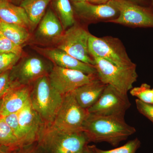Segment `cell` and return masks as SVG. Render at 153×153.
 I'll list each match as a JSON object with an SVG mask.
<instances>
[{
  "label": "cell",
  "instance_id": "cell-1",
  "mask_svg": "<svg viewBox=\"0 0 153 153\" xmlns=\"http://www.w3.org/2000/svg\"><path fill=\"white\" fill-rule=\"evenodd\" d=\"M82 131L90 142H106L113 146H117L136 131L134 127L126 123L124 118L90 113Z\"/></svg>",
  "mask_w": 153,
  "mask_h": 153
},
{
  "label": "cell",
  "instance_id": "cell-2",
  "mask_svg": "<svg viewBox=\"0 0 153 153\" xmlns=\"http://www.w3.org/2000/svg\"><path fill=\"white\" fill-rule=\"evenodd\" d=\"M63 95L52 87L48 76H42L30 85V103L46 126L53 123Z\"/></svg>",
  "mask_w": 153,
  "mask_h": 153
},
{
  "label": "cell",
  "instance_id": "cell-3",
  "mask_svg": "<svg viewBox=\"0 0 153 153\" xmlns=\"http://www.w3.org/2000/svg\"><path fill=\"white\" fill-rule=\"evenodd\" d=\"M38 142L47 153H79L90 143L83 131H64L46 125Z\"/></svg>",
  "mask_w": 153,
  "mask_h": 153
},
{
  "label": "cell",
  "instance_id": "cell-4",
  "mask_svg": "<svg viewBox=\"0 0 153 153\" xmlns=\"http://www.w3.org/2000/svg\"><path fill=\"white\" fill-rule=\"evenodd\" d=\"M93 60L99 79L104 84L112 85L125 94L133 88L138 78L135 64L120 66L101 58L95 57Z\"/></svg>",
  "mask_w": 153,
  "mask_h": 153
},
{
  "label": "cell",
  "instance_id": "cell-5",
  "mask_svg": "<svg viewBox=\"0 0 153 153\" xmlns=\"http://www.w3.org/2000/svg\"><path fill=\"white\" fill-rule=\"evenodd\" d=\"M88 49L93 59L95 57L102 58L120 66L135 64L118 38L111 36L99 38L91 34L88 39Z\"/></svg>",
  "mask_w": 153,
  "mask_h": 153
},
{
  "label": "cell",
  "instance_id": "cell-6",
  "mask_svg": "<svg viewBox=\"0 0 153 153\" xmlns=\"http://www.w3.org/2000/svg\"><path fill=\"white\" fill-rule=\"evenodd\" d=\"M91 34L85 28L76 23L55 41L56 48L83 63L94 65L88 52V39Z\"/></svg>",
  "mask_w": 153,
  "mask_h": 153
},
{
  "label": "cell",
  "instance_id": "cell-7",
  "mask_svg": "<svg viewBox=\"0 0 153 153\" xmlns=\"http://www.w3.org/2000/svg\"><path fill=\"white\" fill-rule=\"evenodd\" d=\"M89 113L80 106L73 91L64 94L60 108L51 126L60 130L82 131V126Z\"/></svg>",
  "mask_w": 153,
  "mask_h": 153
},
{
  "label": "cell",
  "instance_id": "cell-8",
  "mask_svg": "<svg viewBox=\"0 0 153 153\" xmlns=\"http://www.w3.org/2000/svg\"><path fill=\"white\" fill-rule=\"evenodd\" d=\"M119 14L106 22L133 27L153 28V5H141L128 0H114Z\"/></svg>",
  "mask_w": 153,
  "mask_h": 153
},
{
  "label": "cell",
  "instance_id": "cell-9",
  "mask_svg": "<svg viewBox=\"0 0 153 153\" xmlns=\"http://www.w3.org/2000/svg\"><path fill=\"white\" fill-rule=\"evenodd\" d=\"M131 105L127 94L121 92L112 85H107L98 100L87 110L91 114L124 118Z\"/></svg>",
  "mask_w": 153,
  "mask_h": 153
},
{
  "label": "cell",
  "instance_id": "cell-10",
  "mask_svg": "<svg viewBox=\"0 0 153 153\" xmlns=\"http://www.w3.org/2000/svg\"><path fill=\"white\" fill-rule=\"evenodd\" d=\"M54 65L37 57L23 58L11 69L10 75L13 82L19 85H30L43 76H48Z\"/></svg>",
  "mask_w": 153,
  "mask_h": 153
},
{
  "label": "cell",
  "instance_id": "cell-11",
  "mask_svg": "<svg viewBox=\"0 0 153 153\" xmlns=\"http://www.w3.org/2000/svg\"><path fill=\"white\" fill-rule=\"evenodd\" d=\"M48 77L52 87L62 95L72 92L80 86L99 79L97 74H88L55 65Z\"/></svg>",
  "mask_w": 153,
  "mask_h": 153
},
{
  "label": "cell",
  "instance_id": "cell-12",
  "mask_svg": "<svg viewBox=\"0 0 153 153\" xmlns=\"http://www.w3.org/2000/svg\"><path fill=\"white\" fill-rule=\"evenodd\" d=\"M75 16L88 23L105 22L116 19L119 14L114 0L103 4H92L88 1L72 3Z\"/></svg>",
  "mask_w": 153,
  "mask_h": 153
},
{
  "label": "cell",
  "instance_id": "cell-13",
  "mask_svg": "<svg viewBox=\"0 0 153 153\" xmlns=\"http://www.w3.org/2000/svg\"><path fill=\"white\" fill-rule=\"evenodd\" d=\"M18 114L21 133L19 146L38 142L46 125L32 107L30 100Z\"/></svg>",
  "mask_w": 153,
  "mask_h": 153
},
{
  "label": "cell",
  "instance_id": "cell-14",
  "mask_svg": "<svg viewBox=\"0 0 153 153\" xmlns=\"http://www.w3.org/2000/svg\"><path fill=\"white\" fill-rule=\"evenodd\" d=\"M35 49L50 60L54 65L67 69L77 70L88 74H97L94 66L83 63L63 50L57 48H43L38 47H36Z\"/></svg>",
  "mask_w": 153,
  "mask_h": 153
},
{
  "label": "cell",
  "instance_id": "cell-15",
  "mask_svg": "<svg viewBox=\"0 0 153 153\" xmlns=\"http://www.w3.org/2000/svg\"><path fill=\"white\" fill-rule=\"evenodd\" d=\"M30 85H19L3 97L0 116L5 117L20 111L30 101Z\"/></svg>",
  "mask_w": 153,
  "mask_h": 153
},
{
  "label": "cell",
  "instance_id": "cell-16",
  "mask_svg": "<svg viewBox=\"0 0 153 153\" xmlns=\"http://www.w3.org/2000/svg\"><path fill=\"white\" fill-rule=\"evenodd\" d=\"M64 31L55 12L49 9L38 24L36 35L42 41L55 42L62 36Z\"/></svg>",
  "mask_w": 153,
  "mask_h": 153
},
{
  "label": "cell",
  "instance_id": "cell-17",
  "mask_svg": "<svg viewBox=\"0 0 153 153\" xmlns=\"http://www.w3.org/2000/svg\"><path fill=\"white\" fill-rule=\"evenodd\" d=\"M106 85L97 79L78 88L73 92L79 105L88 109L98 100Z\"/></svg>",
  "mask_w": 153,
  "mask_h": 153
},
{
  "label": "cell",
  "instance_id": "cell-18",
  "mask_svg": "<svg viewBox=\"0 0 153 153\" xmlns=\"http://www.w3.org/2000/svg\"><path fill=\"white\" fill-rule=\"evenodd\" d=\"M0 20L27 29L31 27L30 21L24 9L20 6L15 5L8 0L0 1Z\"/></svg>",
  "mask_w": 153,
  "mask_h": 153
},
{
  "label": "cell",
  "instance_id": "cell-19",
  "mask_svg": "<svg viewBox=\"0 0 153 153\" xmlns=\"http://www.w3.org/2000/svg\"><path fill=\"white\" fill-rule=\"evenodd\" d=\"M52 0H22L20 4L25 10L30 21L31 27L39 24L46 13L47 6Z\"/></svg>",
  "mask_w": 153,
  "mask_h": 153
},
{
  "label": "cell",
  "instance_id": "cell-20",
  "mask_svg": "<svg viewBox=\"0 0 153 153\" xmlns=\"http://www.w3.org/2000/svg\"><path fill=\"white\" fill-rule=\"evenodd\" d=\"M70 0H52V7L61 22L64 30L76 23L74 9Z\"/></svg>",
  "mask_w": 153,
  "mask_h": 153
},
{
  "label": "cell",
  "instance_id": "cell-21",
  "mask_svg": "<svg viewBox=\"0 0 153 153\" xmlns=\"http://www.w3.org/2000/svg\"><path fill=\"white\" fill-rule=\"evenodd\" d=\"M0 32L15 44L22 46L30 38L27 29L16 25L8 24L0 20Z\"/></svg>",
  "mask_w": 153,
  "mask_h": 153
},
{
  "label": "cell",
  "instance_id": "cell-22",
  "mask_svg": "<svg viewBox=\"0 0 153 153\" xmlns=\"http://www.w3.org/2000/svg\"><path fill=\"white\" fill-rule=\"evenodd\" d=\"M0 146L16 149L19 146V141L13 132L6 122L4 117L0 116Z\"/></svg>",
  "mask_w": 153,
  "mask_h": 153
},
{
  "label": "cell",
  "instance_id": "cell-23",
  "mask_svg": "<svg viewBox=\"0 0 153 153\" xmlns=\"http://www.w3.org/2000/svg\"><path fill=\"white\" fill-rule=\"evenodd\" d=\"M132 96L135 97L141 101L153 104V91L150 85L143 83L139 87L133 88L130 90Z\"/></svg>",
  "mask_w": 153,
  "mask_h": 153
},
{
  "label": "cell",
  "instance_id": "cell-24",
  "mask_svg": "<svg viewBox=\"0 0 153 153\" xmlns=\"http://www.w3.org/2000/svg\"><path fill=\"white\" fill-rule=\"evenodd\" d=\"M141 142L138 138L129 141L120 147L110 150H102L96 147V153H136L140 146Z\"/></svg>",
  "mask_w": 153,
  "mask_h": 153
},
{
  "label": "cell",
  "instance_id": "cell-25",
  "mask_svg": "<svg viewBox=\"0 0 153 153\" xmlns=\"http://www.w3.org/2000/svg\"><path fill=\"white\" fill-rule=\"evenodd\" d=\"M22 46L15 44L0 32V53H13L22 56Z\"/></svg>",
  "mask_w": 153,
  "mask_h": 153
},
{
  "label": "cell",
  "instance_id": "cell-26",
  "mask_svg": "<svg viewBox=\"0 0 153 153\" xmlns=\"http://www.w3.org/2000/svg\"><path fill=\"white\" fill-rule=\"evenodd\" d=\"M21 56L13 53H0V73L11 70Z\"/></svg>",
  "mask_w": 153,
  "mask_h": 153
},
{
  "label": "cell",
  "instance_id": "cell-27",
  "mask_svg": "<svg viewBox=\"0 0 153 153\" xmlns=\"http://www.w3.org/2000/svg\"><path fill=\"white\" fill-rule=\"evenodd\" d=\"M10 71V70L0 73V98H3L11 89L19 85L11 79Z\"/></svg>",
  "mask_w": 153,
  "mask_h": 153
},
{
  "label": "cell",
  "instance_id": "cell-28",
  "mask_svg": "<svg viewBox=\"0 0 153 153\" xmlns=\"http://www.w3.org/2000/svg\"><path fill=\"white\" fill-rule=\"evenodd\" d=\"M3 117V116H2ZM6 122L13 132L14 134L19 141L20 146L21 139V133L19 126L18 113L12 114L4 117Z\"/></svg>",
  "mask_w": 153,
  "mask_h": 153
},
{
  "label": "cell",
  "instance_id": "cell-29",
  "mask_svg": "<svg viewBox=\"0 0 153 153\" xmlns=\"http://www.w3.org/2000/svg\"><path fill=\"white\" fill-rule=\"evenodd\" d=\"M11 153H47L38 142H36L30 144L19 146L12 151Z\"/></svg>",
  "mask_w": 153,
  "mask_h": 153
},
{
  "label": "cell",
  "instance_id": "cell-30",
  "mask_svg": "<svg viewBox=\"0 0 153 153\" xmlns=\"http://www.w3.org/2000/svg\"><path fill=\"white\" fill-rule=\"evenodd\" d=\"M137 109L153 123V104L146 103L137 99L135 100Z\"/></svg>",
  "mask_w": 153,
  "mask_h": 153
},
{
  "label": "cell",
  "instance_id": "cell-31",
  "mask_svg": "<svg viewBox=\"0 0 153 153\" xmlns=\"http://www.w3.org/2000/svg\"><path fill=\"white\" fill-rule=\"evenodd\" d=\"M95 148L96 146L94 145L89 146L88 145L79 153H96Z\"/></svg>",
  "mask_w": 153,
  "mask_h": 153
},
{
  "label": "cell",
  "instance_id": "cell-32",
  "mask_svg": "<svg viewBox=\"0 0 153 153\" xmlns=\"http://www.w3.org/2000/svg\"><path fill=\"white\" fill-rule=\"evenodd\" d=\"M141 5L149 6L152 5L150 0H128Z\"/></svg>",
  "mask_w": 153,
  "mask_h": 153
},
{
  "label": "cell",
  "instance_id": "cell-33",
  "mask_svg": "<svg viewBox=\"0 0 153 153\" xmlns=\"http://www.w3.org/2000/svg\"><path fill=\"white\" fill-rule=\"evenodd\" d=\"M15 149L4 146H0V153H11Z\"/></svg>",
  "mask_w": 153,
  "mask_h": 153
},
{
  "label": "cell",
  "instance_id": "cell-34",
  "mask_svg": "<svg viewBox=\"0 0 153 153\" xmlns=\"http://www.w3.org/2000/svg\"><path fill=\"white\" fill-rule=\"evenodd\" d=\"M110 1H112V0H87V1L92 4H105Z\"/></svg>",
  "mask_w": 153,
  "mask_h": 153
},
{
  "label": "cell",
  "instance_id": "cell-35",
  "mask_svg": "<svg viewBox=\"0 0 153 153\" xmlns=\"http://www.w3.org/2000/svg\"><path fill=\"white\" fill-rule=\"evenodd\" d=\"M72 3L80 1H87V0H70Z\"/></svg>",
  "mask_w": 153,
  "mask_h": 153
},
{
  "label": "cell",
  "instance_id": "cell-36",
  "mask_svg": "<svg viewBox=\"0 0 153 153\" xmlns=\"http://www.w3.org/2000/svg\"><path fill=\"white\" fill-rule=\"evenodd\" d=\"M2 102V98H0V109H1V105Z\"/></svg>",
  "mask_w": 153,
  "mask_h": 153
},
{
  "label": "cell",
  "instance_id": "cell-37",
  "mask_svg": "<svg viewBox=\"0 0 153 153\" xmlns=\"http://www.w3.org/2000/svg\"><path fill=\"white\" fill-rule=\"evenodd\" d=\"M150 1L151 3H152V4L153 5V0H150Z\"/></svg>",
  "mask_w": 153,
  "mask_h": 153
},
{
  "label": "cell",
  "instance_id": "cell-38",
  "mask_svg": "<svg viewBox=\"0 0 153 153\" xmlns=\"http://www.w3.org/2000/svg\"><path fill=\"white\" fill-rule=\"evenodd\" d=\"M152 90H153V88H152Z\"/></svg>",
  "mask_w": 153,
  "mask_h": 153
},
{
  "label": "cell",
  "instance_id": "cell-39",
  "mask_svg": "<svg viewBox=\"0 0 153 153\" xmlns=\"http://www.w3.org/2000/svg\"><path fill=\"white\" fill-rule=\"evenodd\" d=\"M1 1V0H0V1Z\"/></svg>",
  "mask_w": 153,
  "mask_h": 153
}]
</instances>
